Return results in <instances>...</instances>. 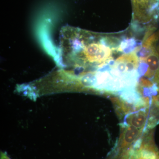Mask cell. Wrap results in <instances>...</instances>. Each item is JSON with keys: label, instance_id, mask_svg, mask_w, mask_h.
<instances>
[{"label": "cell", "instance_id": "1", "mask_svg": "<svg viewBox=\"0 0 159 159\" xmlns=\"http://www.w3.org/2000/svg\"><path fill=\"white\" fill-rule=\"evenodd\" d=\"M130 149L124 152L120 159H154L156 152L148 144L142 141L134 143Z\"/></svg>", "mask_w": 159, "mask_h": 159}, {"label": "cell", "instance_id": "2", "mask_svg": "<svg viewBox=\"0 0 159 159\" xmlns=\"http://www.w3.org/2000/svg\"><path fill=\"white\" fill-rule=\"evenodd\" d=\"M142 130L132 125H127L122 131L119 140V150L125 152L137 142Z\"/></svg>", "mask_w": 159, "mask_h": 159}, {"label": "cell", "instance_id": "3", "mask_svg": "<svg viewBox=\"0 0 159 159\" xmlns=\"http://www.w3.org/2000/svg\"><path fill=\"white\" fill-rule=\"evenodd\" d=\"M147 115L144 111L132 113L127 117L126 122L128 125L143 130L147 122Z\"/></svg>", "mask_w": 159, "mask_h": 159}, {"label": "cell", "instance_id": "4", "mask_svg": "<svg viewBox=\"0 0 159 159\" xmlns=\"http://www.w3.org/2000/svg\"><path fill=\"white\" fill-rule=\"evenodd\" d=\"M137 45L138 43L135 39H123L117 51L124 54H129L136 50Z\"/></svg>", "mask_w": 159, "mask_h": 159}, {"label": "cell", "instance_id": "5", "mask_svg": "<svg viewBox=\"0 0 159 159\" xmlns=\"http://www.w3.org/2000/svg\"><path fill=\"white\" fill-rule=\"evenodd\" d=\"M141 61H144L147 63L148 68L153 72L157 73L159 72V59L157 52L156 50L153 53L148 57L145 58L140 59Z\"/></svg>", "mask_w": 159, "mask_h": 159}, {"label": "cell", "instance_id": "6", "mask_svg": "<svg viewBox=\"0 0 159 159\" xmlns=\"http://www.w3.org/2000/svg\"><path fill=\"white\" fill-rule=\"evenodd\" d=\"M159 37V31L149 36L147 39L144 41L143 42L142 47L151 48L154 47V44L158 40Z\"/></svg>", "mask_w": 159, "mask_h": 159}]
</instances>
